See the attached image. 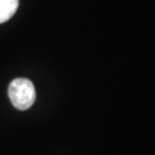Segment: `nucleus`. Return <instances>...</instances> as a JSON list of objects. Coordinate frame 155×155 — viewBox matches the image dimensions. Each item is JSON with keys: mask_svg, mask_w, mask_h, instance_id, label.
I'll list each match as a JSON object with an SVG mask.
<instances>
[{"mask_svg": "<svg viewBox=\"0 0 155 155\" xmlns=\"http://www.w3.org/2000/svg\"><path fill=\"white\" fill-rule=\"evenodd\" d=\"M8 95L14 107L20 110H25L30 108L36 100L35 86L28 78L14 79L9 84Z\"/></svg>", "mask_w": 155, "mask_h": 155, "instance_id": "obj_1", "label": "nucleus"}, {"mask_svg": "<svg viewBox=\"0 0 155 155\" xmlns=\"http://www.w3.org/2000/svg\"><path fill=\"white\" fill-rule=\"evenodd\" d=\"M18 0H0V23L8 21L15 14Z\"/></svg>", "mask_w": 155, "mask_h": 155, "instance_id": "obj_2", "label": "nucleus"}]
</instances>
